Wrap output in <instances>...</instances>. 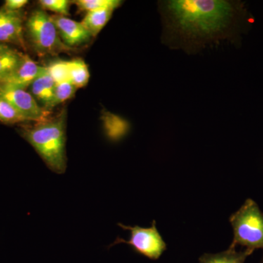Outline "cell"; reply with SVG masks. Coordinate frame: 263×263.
I'll use <instances>...</instances> for the list:
<instances>
[{"instance_id": "1", "label": "cell", "mask_w": 263, "mask_h": 263, "mask_svg": "<svg viewBox=\"0 0 263 263\" xmlns=\"http://www.w3.org/2000/svg\"><path fill=\"white\" fill-rule=\"evenodd\" d=\"M166 9L181 35L208 41L228 34L247 12L241 3L221 0H174L167 2Z\"/></svg>"}, {"instance_id": "2", "label": "cell", "mask_w": 263, "mask_h": 263, "mask_svg": "<svg viewBox=\"0 0 263 263\" xmlns=\"http://www.w3.org/2000/svg\"><path fill=\"white\" fill-rule=\"evenodd\" d=\"M19 133L34 148L51 171L59 174L65 172V110L57 117L36 123L33 127L22 128Z\"/></svg>"}, {"instance_id": "3", "label": "cell", "mask_w": 263, "mask_h": 263, "mask_svg": "<svg viewBox=\"0 0 263 263\" xmlns=\"http://www.w3.org/2000/svg\"><path fill=\"white\" fill-rule=\"evenodd\" d=\"M230 222L233 230L230 247L240 246L253 252L263 249V213L254 200L247 199L230 216Z\"/></svg>"}, {"instance_id": "4", "label": "cell", "mask_w": 263, "mask_h": 263, "mask_svg": "<svg viewBox=\"0 0 263 263\" xmlns=\"http://www.w3.org/2000/svg\"><path fill=\"white\" fill-rule=\"evenodd\" d=\"M26 32L31 46L39 57L55 56L72 51L62 41L56 26L44 10H34L26 22Z\"/></svg>"}, {"instance_id": "5", "label": "cell", "mask_w": 263, "mask_h": 263, "mask_svg": "<svg viewBox=\"0 0 263 263\" xmlns=\"http://www.w3.org/2000/svg\"><path fill=\"white\" fill-rule=\"evenodd\" d=\"M119 226L130 231V239L125 240L117 238L113 245L127 243L137 252L151 259L160 258L167 248L165 242L157 229L155 221H153L152 227L148 228H141L138 226H126L122 224H119Z\"/></svg>"}, {"instance_id": "6", "label": "cell", "mask_w": 263, "mask_h": 263, "mask_svg": "<svg viewBox=\"0 0 263 263\" xmlns=\"http://www.w3.org/2000/svg\"><path fill=\"white\" fill-rule=\"evenodd\" d=\"M0 95L27 122H44L51 116V111L40 105L32 94L26 90L0 89Z\"/></svg>"}, {"instance_id": "7", "label": "cell", "mask_w": 263, "mask_h": 263, "mask_svg": "<svg viewBox=\"0 0 263 263\" xmlns=\"http://www.w3.org/2000/svg\"><path fill=\"white\" fill-rule=\"evenodd\" d=\"M47 71L46 67L38 65L30 57L24 55L20 65L0 82V89L26 90Z\"/></svg>"}, {"instance_id": "8", "label": "cell", "mask_w": 263, "mask_h": 263, "mask_svg": "<svg viewBox=\"0 0 263 263\" xmlns=\"http://www.w3.org/2000/svg\"><path fill=\"white\" fill-rule=\"evenodd\" d=\"M0 43H10L25 49L24 18L20 11L0 9Z\"/></svg>"}, {"instance_id": "9", "label": "cell", "mask_w": 263, "mask_h": 263, "mask_svg": "<svg viewBox=\"0 0 263 263\" xmlns=\"http://www.w3.org/2000/svg\"><path fill=\"white\" fill-rule=\"evenodd\" d=\"M51 18L62 41L72 49L92 37L81 22L60 15H51Z\"/></svg>"}, {"instance_id": "10", "label": "cell", "mask_w": 263, "mask_h": 263, "mask_svg": "<svg viewBox=\"0 0 263 263\" xmlns=\"http://www.w3.org/2000/svg\"><path fill=\"white\" fill-rule=\"evenodd\" d=\"M55 86L56 84L47 71L46 73L39 76L31 85V94L41 103L43 108L48 110L54 94Z\"/></svg>"}, {"instance_id": "11", "label": "cell", "mask_w": 263, "mask_h": 263, "mask_svg": "<svg viewBox=\"0 0 263 263\" xmlns=\"http://www.w3.org/2000/svg\"><path fill=\"white\" fill-rule=\"evenodd\" d=\"M252 253L253 252L248 249L237 251L236 247H230L220 253L203 254L199 263H245Z\"/></svg>"}, {"instance_id": "12", "label": "cell", "mask_w": 263, "mask_h": 263, "mask_svg": "<svg viewBox=\"0 0 263 263\" xmlns=\"http://www.w3.org/2000/svg\"><path fill=\"white\" fill-rule=\"evenodd\" d=\"M114 10L110 8L87 12L81 23L91 37H96L111 18Z\"/></svg>"}, {"instance_id": "13", "label": "cell", "mask_w": 263, "mask_h": 263, "mask_svg": "<svg viewBox=\"0 0 263 263\" xmlns=\"http://www.w3.org/2000/svg\"><path fill=\"white\" fill-rule=\"evenodd\" d=\"M67 65L71 84L77 89L86 86L90 77L89 67L86 62L81 59H74L67 61Z\"/></svg>"}, {"instance_id": "14", "label": "cell", "mask_w": 263, "mask_h": 263, "mask_svg": "<svg viewBox=\"0 0 263 263\" xmlns=\"http://www.w3.org/2000/svg\"><path fill=\"white\" fill-rule=\"evenodd\" d=\"M24 56L23 53L10 47L0 52V82L20 65Z\"/></svg>"}, {"instance_id": "15", "label": "cell", "mask_w": 263, "mask_h": 263, "mask_svg": "<svg viewBox=\"0 0 263 263\" xmlns=\"http://www.w3.org/2000/svg\"><path fill=\"white\" fill-rule=\"evenodd\" d=\"M81 11H93L102 9H117L122 5L120 0H78L74 2Z\"/></svg>"}, {"instance_id": "16", "label": "cell", "mask_w": 263, "mask_h": 263, "mask_svg": "<svg viewBox=\"0 0 263 263\" xmlns=\"http://www.w3.org/2000/svg\"><path fill=\"white\" fill-rule=\"evenodd\" d=\"M0 122L5 124H14L27 122L13 105L0 95Z\"/></svg>"}, {"instance_id": "17", "label": "cell", "mask_w": 263, "mask_h": 263, "mask_svg": "<svg viewBox=\"0 0 263 263\" xmlns=\"http://www.w3.org/2000/svg\"><path fill=\"white\" fill-rule=\"evenodd\" d=\"M77 88L74 85L68 82L62 83V84H56L55 86L54 94L53 99L48 106V110L51 111L52 109L55 108L66 100H69L76 94Z\"/></svg>"}, {"instance_id": "18", "label": "cell", "mask_w": 263, "mask_h": 263, "mask_svg": "<svg viewBox=\"0 0 263 263\" xmlns=\"http://www.w3.org/2000/svg\"><path fill=\"white\" fill-rule=\"evenodd\" d=\"M46 68L48 73L54 81L55 84H60L70 81L67 61L61 60L53 61L46 67Z\"/></svg>"}, {"instance_id": "19", "label": "cell", "mask_w": 263, "mask_h": 263, "mask_svg": "<svg viewBox=\"0 0 263 263\" xmlns=\"http://www.w3.org/2000/svg\"><path fill=\"white\" fill-rule=\"evenodd\" d=\"M39 4L41 9L50 10L63 16L70 15V2L68 0H41Z\"/></svg>"}, {"instance_id": "20", "label": "cell", "mask_w": 263, "mask_h": 263, "mask_svg": "<svg viewBox=\"0 0 263 263\" xmlns=\"http://www.w3.org/2000/svg\"><path fill=\"white\" fill-rule=\"evenodd\" d=\"M27 3V0H6L2 8L8 11H20Z\"/></svg>"}, {"instance_id": "21", "label": "cell", "mask_w": 263, "mask_h": 263, "mask_svg": "<svg viewBox=\"0 0 263 263\" xmlns=\"http://www.w3.org/2000/svg\"><path fill=\"white\" fill-rule=\"evenodd\" d=\"M8 48H9V46H8V45L0 43V52L5 51V49Z\"/></svg>"}, {"instance_id": "22", "label": "cell", "mask_w": 263, "mask_h": 263, "mask_svg": "<svg viewBox=\"0 0 263 263\" xmlns=\"http://www.w3.org/2000/svg\"><path fill=\"white\" fill-rule=\"evenodd\" d=\"M260 263H263V256H262V259H261Z\"/></svg>"}]
</instances>
